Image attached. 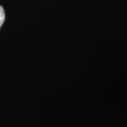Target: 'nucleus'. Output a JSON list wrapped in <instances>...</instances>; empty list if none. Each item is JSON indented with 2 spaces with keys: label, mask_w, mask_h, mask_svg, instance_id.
Returning a JSON list of instances; mask_svg holds the SVG:
<instances>
[{
  "label": "nucleus",
  "mask_w": 127,
  "mask_h": 127,
  "mask_svg": "<svg viewBox=\"0 0 127 127\" xmlns=\"http://www.w3.org/2000/svg\"><path fill=\"white\" fill-rule=\"evenodd\" d=\"M5 20V12L2 7L0 6V28Z\"/></svg>",
  "instance_id": "f257e3e1"
}]
</instances>
